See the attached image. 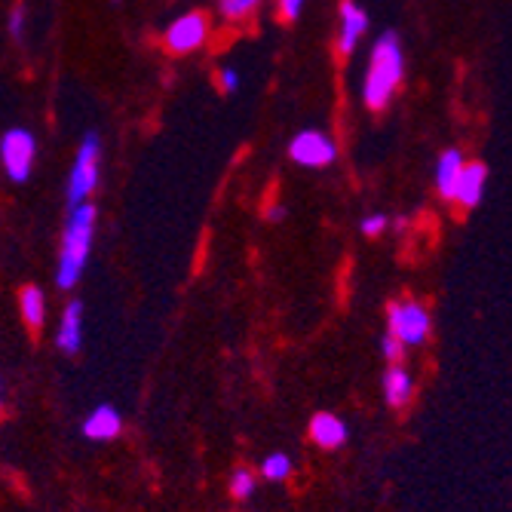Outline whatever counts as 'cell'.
Returning a JSON list of instances; mask_svg holds the SVG:
<instances>
[{"label":"cell","mask_w":512,"mask_h":512,"mask_svg":"<svg viewBox=\"0 0 512 512\" xmlns=\"http://www.w3.org/2000/svg\"><path fill=\"white\" fill-rule=\"evenodd\" d=\"M405 80V50L396 31H381L368 50L362 74V102L368 111H387Z\"/></svg>","instance_id":"1"},{"label":"cell","mask_w":512,"mask_h":512,"mask_svg":"<svg viewBox=\"0 0 512 512\" xmlns=\"http://www.w3.org/2000/svg\"><path fill=\"white\" fill-rule=\"evenodd\" d=\"M96 221H99V209L92 200L68 209L59 261H56V286L62 292L77 289V283L83 279V270L92 255V243H96Z\"/></svg>","instance_id":"2"},{"label":"cell","mask_w":512,"mask_h":512,"mask_svg":"<svg viewBox=\"0 0 512 512\" xmlns=\"http://www.w3.org/2000/svg\"><path fill=\"white\" fill-rule=\"evenodd\" d=\"M99 184H102V135L96 129H89L80 138L77 154L71 160L68 181H65L68 209H74L80 203H89L92 194L99 191Z\"/></svg>","instance_id":"3"},{"label":"cell","mask_w":512,"mask_h":512,"mask_svg":"<svg viewBox=\"0 0 512 512\" xmlns=\"http://www.w3.org/2000/svg\"><path fill=\"white\" fill-rule=\"evenodd\" d=\"M37 135L28 126H10L0 135V169L13 184H25L34 175L37 166Z\"/></svg>","instance_id":"4"},{"label":"cell","mask_w":512,"mask_h":512,"mask_svg":"<svg viewBox=\"0 0 512 512\" xmlns=\"http://www.w3.org/2000/svg\"><path fill=\"white\" fill-rule=\"evenodd\" d=\"M430 332H433V319L421 301L405 298L387 307V335H393L405 350L424 347L430 341Z\"/></svg>","instance_id":"5"},{"label":"cell","mask_w":512,"mask_h":512,"mask_svg":"<svg viewBox=\"0 0 512 512\" xmlns=\"http://www.w3.org/2000/svg\"><path fill=\"white\" fill-rule=\"evenodd\" d=\"M212 34V22L203 10H191V13H181L175 16L166 31H163V46L166 53L172 56H191L197 50H203L206 40Z\"/></svg>","instance_id":"6"},{"label":"cell","mask_w":512,"mask_h":512,"mask_svg":"<svg viewBox=\"0 0 512 512\" xmlns=\"http://www.w3.org/2000/svg\"><path fill=\"white\" fill-rule=\"evenodd\" d=\"M289 160L304 169H329L338 160V142L322 129H301L289 142Z\"/></svg>","instance_id":"7"},{"label":"cell","mask_w":512,"mask_h":512,"mask_svg":"<svg viewBox=\"0 0 512 512\" xmlns=\"http://www.w3.org/2000/svg\"><path fill=\"white\" fill-rule=\"evenodd\" d=\"M371 28L368 10L359 4V0H341L338 10V34H335V46L341 56H353L359 50V43L365 40Z\"/></svg>","instance_id":"8"},{"label":"cell","mask_w":512,"mask_h":512,"mask_svg":"<svg viewBox=\"0 0 512 512\" xmlns=\"http://www.w3.org/2000/svg\"><path fill=\"white\" fill-rule=\"evenodd\" d=\"M485 188H488V166L485 163H476V160H467V163H463V169H460L457 184H454L451 203L460 212H473L476 206H482Z\"/></svg>","instance_id":"9"},{"label":"cell","mask_w":512,"mask_h":512,"mask_svg":"<svg viewBox=\"0 0 512 512\" xmlns=\"http://www.w3.org/2000/svg\"><path fill=\"white\" fill-rule=\"evenodd\" d=\"M56 347L68 356H77L83 347V301H68L56 329Z\"/></svg>","instance_id":"10"},{"label":"cell","mask_w":512,"mask_h":512,"mask_svg":"<svg viewBox=\"0 0 512 512\" xmlns=\"http://www.w3.org/2000/svg\"><path fill=\"white\" fill-rule=\"evenodd\" d=\"M123 433V417L114 405H99L92 408L89 417L83 421V436L89 442H111Z\"/></svg>","instance_id":"11"},{"label":"cell","mask_w":512,"mask_h":512,"mask_svg":"<svg viewBox=\"0 0 512 512\" xmlns=\"http://www.w3.org/2000/svg\"><path fill=\"white\" fill-rule=\"evenodd\" d=\"M310 442L319 448H341L347 442V424L332 411H319L310 421Z\"/></svg>","instance_id":"12"},{"label":"cell","mask_w":512,"mask_h":512,"mask_svg":"<svg viewBox=\"0 0 512 512\" xmlns=\"http://www.w3.org/2000/svg\"><path fill=\"white\" fill-rule=\"evenodd\" d=\"M463 163H467V157H463V151H457V148L442 151L439 160H436L433 184H436V194H439L442 200H448V203H451V194H454V184H457V178H460Z\"/></svg>","instance_id":"13"},{"label":"cell","mask_w":512,"mask_h":512,"mask_svg":"<svg viewBox=\"0 0 512 512\" xmlns=\"http://www.w3.org/2000/svg\"><path fill=\"white\" fill-rule=\"evenodd\" d=\"M414 396V378L408 375V368L402 362H393L384 375V399L390 408H405Z\"/></svg>","instance_id":"14"},{"label":"cell","mask_w":512,"mask_h":512,"mask_svg":"<svg viewBox=\"0 0 512 512\" xmlns=\"http://www.w3.org/2000/svg\"><path fill=\"white\" fill-rule=\"evenodd\" d=\"M19 313L31 332H40L46 322V295L40 286H25L19 292Z\"/></svg>","instance_id":"15"},{"label":"cell","mask_w":512,"mask_h":512,"mask_svg":"<svg viewBox=\"0 0 512 512\" xmlns=\"http://www.w3.org/2000/svg\"><path fill=\"white\" fill-rule=\"evenodd\" d=\"M267 0H218V16L224 25H246L258 16Z\"/></svg>","instance_id":"16"},{"label":"cell","mask_w":512,"mask_h":512,"mask_svg":"<svg viewBox=\"0 0 512 512\" xmlns=\"http://www.w3.org/2000/svg\"><path fill=\"white\" fill-rule=\"evenodd\" d=\"M261 476L267 482H286L292 476V457L286 451H273L261 463Z\"/></svg>","instance_id":"17"},{"label":"cell","mask_w":512,"mask_h":512,"mask_svg":"<svg viewBox=\"0 0 512 512\" xmlns=\"http://www.w3.org/2000/svg\"><path fill=\"white\" fill-rule=\"evenodd\" d=\"M7 31L16 43H25V34H28V4L25 0H16L7 13Z\"/></svg>","instance_id":"18"},{"label":"cell","mask_w":512,"mask_h":512,"mask_svg":"<svg viewBox=\"0 0 512 512\" xmlns=\"http://www.w3.org/2000/svg\"><path fill=\"white\" fill-rule=\"evenodd\" d=\"M390 215L387 212H368L362 221H359V230H362V237H371V240H378L384 237L387 230H390Z\"/></svg>","instance_id":"19"},{"label":"cell","mask_w":512,"mask_h":512,"mask_svg":"<svg viewBox=\"0 0 512 512\" xmlns=\"http://www.w3.org/2000/svg\"><path fill=\"white\" fill-rule=\"evenodd\" d=\"M230 494L237 500H249L255 494V476L249 470H234V476H230Z\"/></svg>","instance_id":"20"},{"label":"cell","mask_w":512,"mask_h":512,"mask_svg":"<svg viewBox=\"0 0 512 512\" xmlns=\"http://www.w3.org/2000/svg\"><path fill=\"white\" fill-rule=\"evenodd\" d=\"M218 86L227 92V96H234V92H240V86H243L240 68H234V65H221V68H218Z\"/></svg>","instance_id":"21"},{"label":"cell","mask_w":512,"mask_h":512,"mask_svg":"<svg viewBox=\"0 0 512 512\" xmlns=\"http://www.w3.org/2000/svg\"><path fill=\"white\" fill-rule=\"evenodd\" d=\"M307 0H276V13L283 22H298Z\"/></svg>","instance_id":"22"},{"label":"cell","mask_w":512,"mask_h":512,"mask_svg":"<svg viewBox=\"0 0 512 512\" xmlns=\"http://www.w3.org/2000/svg\"><path fill=\"white\" fill-rule=\"evenodd\" d=\"M381 353H384V359L393 365V362H402V353H405V347L393 338V335H384L381 338Z\"/></svg>","instance_id":"23"},{"label":"cell","mask_w":512,"mask_h":512,"mask_svg":"<svg viewBox=\"0 0 512 512\" xmlns=\"http://www.w3.org/2000/svg\"><path fill=\"white\" fill-rule=\"evenodd\" d=\"M264 218L273 221V224H283V221L289 218V206H286V203H279V200H273V203L264 209Z\"/></svg>","instance_id":"24"},{"label":"cell","mask_w":512,"mask_h":512,"mask_svg":"<svg viewBox=\"0 0 512 512\" xmlns=\"http://www.w3.org/2000/svg\"><path fill=\"white\" fill-rule=\"evenodd\" d=\"M0 411H4V384H0Z\"/></svg>","instance_id":"25"},{"label":"cell","mask_w":512,"mask_h":512,"mask_svg":"<svg viewBox=\"0 0 512 512\" xmlns=\"http://www.w3.org/2000/svg\"><path fill=\"white\" fill-rule=\"evenodd\" d=\"M111 4H120V0H111Z\"/></svg>","instance_id":"26"}]
</instances>
